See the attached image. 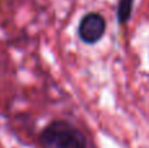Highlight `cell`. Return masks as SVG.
I'll return each mask as SVG.
<instances>
[{
    "mask_svg": "<svg viewBox=\"0 0 149 148\" xmlns=\"http://www.w3.org/2000/svg\"><path fill=\"white\" fill-rule=\"evenodd\" d=\"M43 148H86L82 133L65 119H54L39 134Z\"/></svg>",
    "mask_w": 149,
    "mask_h": 148,
    "instance_id": "obj_1",
    "label": "cell"
},
{
    "mask_svg": "<svg viewBox=\"0 0 149 148\" xmlns=\"http://www.w3.org/2000/svg\"><path fill=\"white\" fill-rule=\"evenodd\" d=\"M106 30V21L102 15L97 12H89L80 20L77 26L79 38L85 45H94L103 37Z\"/></svg>",
    "mask_w": 149,
    "mask_h": 148,
    "instance_id": "obj_2",
    "label": "cell"
},
{
    "mask_svg": "<svg viewBox=\"0 0 149 148\" xmlns=\"http://www.w3.org/2000/svg\"><path fill=\"white\" fill-rule=\"evenodd\" d=\"M134 5V0H119L118 9H116V17L119 24H126L131 17V10Z\"/></svg>",
    "mask_w": 149,
    "mask_h": 148,
    "instance_id": "obj_3",
    "label": "cell"
}]
</instances>
